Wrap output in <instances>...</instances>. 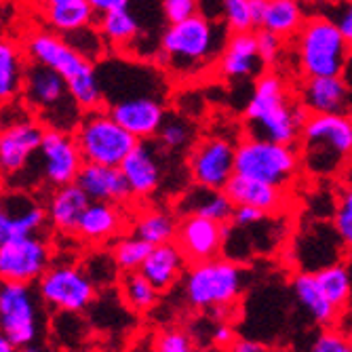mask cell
Listing matches in <instances>:
<instances>
[{
    "label": "cell",
    "mask_w": 352,
    "mask_h": 352,
    "mask_svg": "<svg viewBox=\"0 0 352 352\" xmlns=\"http://www.w3.org/2000/svg\"><path fill=\"white\" fill-rule=\"evenodd\" d=\"M226 32H230L226 23L201 13L179 23H169L161 36V51H158L163 70L177 78L201 74V70L219 59L230 38Z\"/></svg>",
    "instance_id": "1"
},
{
    "label": "cell",
    "mask_w": 352,
    "mask_h": 352,
    "mask_svg": "<svg viewBox=\"0 0 352 352\" xmlns=\"http://www.w3.org/2000/svg\"><path fill=\"white\" fill-rule=\"evenodd\" d=\"M179 230V217L161 207H146L131 219V230L152 247L175 243Z\"/></svg>",
    "instance_id": "30"
},
{
    "label": "cell",
    "mask_w": 352,
    "mask_h": 352,
    "mask_svg": "<svg viewBox=\"0 0 352 352\" xmlns=\"http://www.w3.org/2000/svg\"><path fill=\"white\" fill-rule=\"evenodd\" d=\"M298 144L302 169L316 177L338 175L352 161V118L308 114Z\"/></svg>",
    "instance_id": "4"
},
{
    "label": "cell",
    "mask_w": 352,
    "mask_h": 352,
    "mask_svg": "<svg viewBox=\"0 0 352 352\" xmlns=\"http://www.w3.org/2000/svg\"><path fill=\"white\" fill-rule=\"evenodd\" d=\"M118 292L124 306L138 314L152 312L158 304V296H161V292L142 274V270L122 272L118 280Z\"/></svg>",
    "instance_id": "33"
},
{
    "label": "cell",
    "mask_w": 352,
    "mask_h": 352,
    "mask_svg": "<svg viewBox=\"0 0 352 352\" xmlns=\"http://www.w3.org/2000/svg\"><path fill=\"white\" fill-rule=\"evenodd\" d=\"M47 223V207L38 205L25 192L11 188V195L3 199V211H0V243L36 236Z\"/></svg>",
    "instance_id": "18"
},
{
    "label": "cell",
    "mask_w": 352,
    "mask_h": 352,
    "mask_svg": "<svg viewBox=\"0 0 352 352\" xmlns=\"http://www.w3.org/2000/svg\"><path fill=\"white\" fill-rule=\"evenodd\" d=\"M76 184L87 192L93 203H116L126 205L133 201V192L129 188L120 167H108L98 163H85Z\"/></svg>",
    "instance_id": "22"
},
{
    "label": "cell",
    "mask_w": 352,
    "mask_h": 352,
    "mask_svg": "<svg viewBox=\"0 0 352 352\" xmlns=\"http://www.w3.org/2000/svg\"><path fill=\"white\" fill-rule=\"evenodd\" d=\"M228 226L201 215H182L177 230V247L184 251L190 264L215 260L221 255L228 241Z\"/></svg>",
    "instance_id": "16"
},
{
    "label": "cell",
    "mask_w": 352,
    "mask_h": 352,
    "mask_svg": "<svg viewBox=\"0 0 352 352\" xmlns=\"http://www.w3.org/2000/svg\"><path fill=\"white\" fill-rule=\"evenodd\" d=\"M298 102L308 114H331L352 118V87L344 76L304 78Z\"/></svg>",
    "instance_id": "17"
},
{
    "label": "cell",
    "mask_w": 352,
    "mask_h": 352,
    "mask_svg": "<svg viewBox=\"0 0 352 352\" xmlns=\"http://www.w3.org/2000/svg\"><path fill=\"white\" fill-rule=\"evenodd\" d=\"M21 102L47 129L55 131L74 133L85 116V110L74 100L66 78L34 61L28 63Z\"/></svg>",
    "instance_id": "5"
},
{
    "label": "cell",
    "mask_w": 352,
    "mask_h": 352,
    "mask_svg": "<svg viewBox=\"0 0 352 352\" xmlns=\"http://www.w3.org/2000/svg\"><path fill=\"white\" fill-rule=\"evenodd\" d=\"M45 19L57 34L87 28L93 23V7L89 0H43Z\"/></svg>",
    "instance_id": "31"
},
{
    "label": "cell",
    "mask_w": 352,
    "mask_h": 352,
    "mask_svg": "<svg viewBox=\"0 0 352 352\" xmlns=\"http://www.w3.org/2000/svg\"><path fill=\"white\" fill-rule=\"evenodd\" d=\"M23 51L30 61L43 63L66 78L74 100L85 112L104 106V89L100 82L98 66L76 53L70 43L59 36L57 32H32L23 43Z\"/></svg>",
    "instance_id": "3"
},
{
    "label": "cell",
    "mask_w": 352,
    "mask_h": 352,
    "mask_svg": "<svg viewBox=\"0 0 352 352\" xmlns=\"http://www.w3.org/2000/svg\"><path fill=\"white\" fill-rule=\"evenodd\" d=\"M19 352H51V350H47V348H43V346H36V344H30V346L19 348Z\"/></svg>",
    "instance_id": "54"
},
{
    "label": "cell",
    "mask_w": 352,
    "mask_h": 352,
    "mask_svg": "<svg viewBox=\"0 0 352 352\" xmlns=\"http://www.w3.org/2000/svg\"><path fill=\"white\" fill-rule=\"evenodd\" d=\"M131 230L129 213L124 211V205L116 203H93L87 207L76 236L93 247L108 245L120 239Z\"/></svg>",
    "instance_id": "20"
},
{
    "label": "cell",
    "mask_w": 352,
    "mask_h": 352,
    "mask_svg": "<svg viewBox=\"0 0 352 352\" xmlns=\"http://www.w3.org/2000/svg\"><path fill=\"white\" fill-rule=\"evenodd\" d=\"M245 285V272L239 262L215 258L190 264L184 274V296L190 308L209 310L223 316L239 302Z\"/></svg>",
    "instance_id": "6"
},
{
    "label": "cell",
    "mask_w": 352,
    "mask_h": 352,
    "mask_svg": "<svg viewBox=\"0 0 352 352\" xmlns=\"http://www.w3.org/2000/svg\"><path fill=\"white\" fill-rule=\"evenodd\" d=\"M91 205V199L78 184H68L51 190L47 201L49 226L63 236H76L80 219Z\"/></svg>",
    "instance_id": "24"
},
{
    "label": "cell",
    "mask_w": 352,
    "mask_h": 352,
    "mask_svg": "<svg viewBox=\"0 0 352 352\" xmlns=\"http://www.w3.org/2000/svg\"><path fill=\"white\" fill-rule=\"evenodd\" d=\"M41 302L55 312L80 314L95 300V280L80 264L53 262L36 283Z\"/></svg>",
    "instance_id": "10"
},
{
    "label": "cell",
    "mask_w": 352,
    "mask_h": 352,
    "mask_svg": "<svg viewBox=\"0 0 352 352\" xmlns=\"http://www.w3.org/2000/svg\"><path fill=\"white\" fill-rule=\"evenodd\" d=\"M0 352H19V346H15L9 338H0Z\"/></svg>",
    "instance_id": "51"
},
{
    "label": "cell",
    "mask_w": 352,
    "mask_h": 352,
    "mask_svg": "<svg viewBox=\"0 0 352 352\" xmlns=\"http://www.w3.org/2000/svg\"><path fill=\"white\" fill-rule=\"evenodd\" d=\"M230 350H232V352H266L262 344L253 342V340H243V338H239Z\"/></svg>",
    "instance_id": "49"
},
{
    "label": "cell",
    "mask_w": 352,
    "mask_h": 352,
    "mask_svg": "<svg viewBox=\"0 0 352 352\" xmlns=\"http://www.w3.org/2000/svg\"><path fill=\"white\" fill-rule=\"evenodd\" d=\"M106 110L131 131L140 142L154 140L167 116L163 100L156 95H140V98H124L106 106Z\"/></svg>",
    "instance_id": "19"
},
{
    "label": "cell",
    "mask_w": 352,
    "mask_h": 352,
    "mask_svg": "<svg viewBox=\"0 0 352 352\" xmlns=\"http://www.w3.org/2000/svg\"><path fill=\"white\" fill-rule=\"evenodd\" d=\"M352 47L342 32L323 15L306 19L296 34V55L306 78L312 76H342Z\"/></svg>",
    "instance_id": "7"
},
{
    "label": "cell",
    "mask_w": 352,
    "mask_h": 352,
    "mask_svg": "<svg viewBox=\"0 0 352 352\" xmlns=\"http://www.w3.org/2000/svg\"><path fill=\"white\" fill-rule=\"evenodd\" d=\"M154 140L161 146V150L167 152H184L197 144L195 129H192L190 120L182 114H167Z\"/></svg>",
    "instance_id": "37"
},
{
    "label": "cell",
    "mask_w": 352,
    "mask_h": 352,
    "mask_svg": "<svg viewBox=\"0 0 352 352\" xmlns=\"http://www.w3.org/2000/svg\"><path fill=\"white\" fill-rule=\"evenodd\" d=\"M350 266H352V264H350Z\"/></svg>",
    "instance_id": "55"
},
{
    "label": "cell",
    "mask_w": 352,
    "mask_h": 352,
    "mask_svg": "<svg viewBox=\"0 0 352 352\" xmlns=\"http://www.w3.org/2000/svg\"><path fill=\"white\" fill-rule=\"evenodd\" d=\"M199 352H232L230 348H219V346H213V344H207V346H203Z\"/></svg>",
    "instance_id": "53"
},
{
    "label": "cell",
    "mask_w": 352,
    "mask_h": 352,
    "mask_svg": "<svg viewBox=\"0 0 352 352\" xmlns=\"http://www.w3.org/2000/svg\"><path fill=\"white\" fill-rule=\"evenodd\" d=\"M36 294L21 283H3L0 289V331L19 348L34 344L41 333Z\"/></svg>",
    "instance_id": "13"
},
{
    "label": "cell",
    "mask_w": 352,
    "mask_h": 352,
    "mask_svg": "<svg viewBox=\"0 0 352 352\" xmlns=\"http://www.w3.org/2000/svg\"><path fill=\"white\" fill-rule=\"evenodd\" d=\"M100 32L110 47H129L140 36V21L129 9H120L102 15Z\"/></svg>",
    "instance_id": "35"
},
{
    "label": "cell",
    "mask_w": 352,
    "mask_h": 352,
    "mask_svg": "<svg viewBox=\"0 0 352 352\" xmlns=\"http://www.w3.org/2000/svg\"><path fill=\"white\" fill-rule=\"evenodd\" d=\"M308 112L287 91L280 76L264 72L255 78L253 93L245 106V124L249 138L296 146Z\"/></svg>",
    "instance_id": "2"
},
{
    "label": "cell",
    "mask_w": 352,
    "mask_h": 352,
    "mask_svg": "<svg viewBox=\"0 0 352 352\" xmlns=\"http://www.w3.org/2000/svg\"><path fill=\"white\" fill-rule=\"evenodd\" d=\"M236 340H239V338H236L234 327H232L228 321H223V318H219V321H217V323L213 325V329H211V342H209V344L219 346V348H232Z\"/></svg>",
    "instance_id": "47"
},
{
    "label": "cell",
    "mask_w": 352,
    "mask_h": 352,
    "mask_svg": "<svg viewBox=\"0 0 352 352\" xmlns=\"http://www.w3.org/2000/svg\"><path fill=\"white\" fill-rule=\"evenodd\" d=\"M70 43V47L80 53L85 59L89 61H95L104 55V49H106V41L102 36L100 30H93V25H87V28H80V30H74V32H68V34H61Z\"/></svg>",
    "instance_id": "40"
},
{
    "label": "cell",
    "mask_w": 352,
    "mask_h": 352,
    "mask_svg": "<svg viewBox=\"0 0 352 352\" xmlns=\"http://www.w3.org/2000/svg\"><path fill=\"white\" fill-rule=\"evenodd\" d=\"M91 7L95 13L100 15H106V13H112V11H120V9H129L131 0H89Z\"/></svg>",
    "instance_id": "48"
},
{
    "label": "cell",
    "mask_w": 352,
    "mask_h": 352,
    "mask_svg": "<svg viewBox=\"0 0 352 352\" xmlns=\"http://www.w3.org/2000/svg\"><path fill=\"white\" fill-rule=\"evenodd\" d=\"M302 169L296 146L260 138H245L236 144V173L287 188Z\"/></svg>",
    "instance_id": "9"
},
{
    "label": "cell",
    "mask_w": 352,
    "mask_h": 352,
    "mask_svg": "<svg viewBox=\"0 0 352 352\" xmlns=\"http://www.w3.org/2000/svg\"><path fill=\"white\" fill-rule=\"evenodd\" d=\"M255 36H258V49L262 55V61L266 66H274L283 53V41L280 36L272 34L268 30H255Z\"/></svg>",
    "instance_id": "45"
},
{
    "label": "cell",
    "mask_w": 352,
    "mask_h": 352,
    "mask_svg": "<svg viewBox=\"0 0 352 352\" xmlns=\"http://www.w3.org/2000/svg\"><path fill=\"white\" fill-rule=\"evenodd\" d=\"M316 15L327 17L352 47V0H318Z\"/></svg>",
    "instance_id": "42"
},
{
    "label": "cell",
    "mask_w": 352,
    "mask_h": 352,
    "mask_svg": "<svg viewBox=\"0 0 352 352\" xmlns=\"http://www.w3.org/2000/svg\"><path fill=\"white\" fill-rule=\"evenodd\" d=\"M270 217V213L262 211V209H255V207H234L232 219H230V226L234 228H253V226H260L266 219Z\"/></svg>",
    "instance_id": "46"
},
{
    "label": "cell",
    "mask_w": 352,
    "mask_h": 352,
    "mask_svg": "<svg viewBox=\"0 0 352 352\" xmlns=\"http://www.w3.org/2000/svg\"><path fill=\"white\" fill-rule=\"evenodd\" d=\"M126 352H154V346H152V338H142L138 342H133V346L126 350Z\"/></svg>",
    "instance_id": "50"
},
{
    "label": "cell",
    "mask_w": 352,
    "mask_h": 352,
    "mask_svg": "<svg viewBox=\"0 0 352 352\" xmlns=\"http://www.w3.org/2000/svg\"><path fill=\"white\" fill-rule=\"evenodd\" d=\"M264 66L266 63L262 61L255 32L232 34L217 59L219 74L230 82L260 78L264 74Z\"/></svg>",
    "instance_id": "21"
},
{
    "label": "cell",
    "mask_w": 352,
    "mask_h": 352,
    "mask_svg": "<svg viewBox=\"0 0 352 352\" xmlns=\"http://www.w3.org/2000/svg\"><path fill=\"white\" fill-rule=\"evenodd\" d=\"M226 195L236 207H255L262 209L270 215L280 213L287 207V192L285 188L260 182V179H251L245 175H234L230 184L226 186Z\"/></svg>",
    "instance_id": "26"
},
{
    "label": "cell",
    "mask_w": 352,
    "mask_h": 352,
    "mask_svg": "<svg viewBox=\"0 0 352 352\" xmlns=\"http://www.w3.org/2000/svg\"><path fill=\"white\" fill-rule=\"evenodd\" d=\"M154 352H199L192 333L184 327H163L152 336Z\"/></svg>",
    "instance_id": "41"
},
{
    "label": "cell",
    "mask_w": 352,
    "mask_h": 352,
    "mask_svg": "<svg viewBox=\"0 0 352 352\" xmlns=\"http://www.w3.org/2000/svg\"><path fill=\"white\" fill-rule=\"evenodd\" d=\"M85 165V158L76 144L74 133L47 129L45 140L32 158V163L21 173H34L38 184L49 188H61L68 184H76L78 173Z\"/></svg>",
    "instance_id": "11"
},
{
    "label": "cell",
    "mask_w": 352,
    "mask_h": 352,
    "mask_svg": "<svg viewBox=\"0 0 352 352\" xmlns=\"http://www.w3.org/2000/svg\"><path fill=\"white\" fill-rule=\"evenodd\" d=\"M310 352H352V336L338 325L323 327L310 346Z\"/></svg>",
    "instance_id": "43"
},
{
    "label": "cell",
    "mask_w": 352,
    "mask_h": 352,
    "mask_svg": "<svg viewBox=\"0 0 352 352\" xmlns=\"http://www.w3.org/2000/svg\"><path fill=\"white\" fill-rule=\"evenodd\" d=\"M13 104L15 116H5L3 135H0V165L7 179L19 175L32 163L47 133V126L23 104Z\"/></svg>",
    "instance_id": "12"
},
{
    "label": "cell",
    "mask_w": 352,
    "mask_h": 352,
    "mask_svg": "<svg viewBox=\"0 0 352 352\" xmlns=\"http://www.w3.org/2000/svg\"><path fill=\"white\" fill-rule=\"evenodd\" d=\"M316 278L321 283L329 302L344 312L352 306V266L346 262H329L316 270Z\"/></svg>",
    "instance_id": "34"
},
{
    "label": "cell",
    "mask_w": 352,
    "mask_h": 352,
    "mask_svg": "<svg viewBox=\"0 0 352 352\" xmlns=\"http://www.w3.org/2000/svg\"><path fill=\"white\" fill-rule=\"evenodd\" d=\"M234 203L226 195V190H213L192 184L179 199L177 209L182 215H201L221 223H230L234 213Z\"/></svg>",
    "instance_id": "29"
},
{
    "label": "cell",
    "mask_w": 352,
    "mask_h": 352,
    "mask_svg": "<svg viewBox=\"0 0 352 352\" xmlns=\"http://www.w3.org/2000/svg\"><path fill=\"white\" fill-rule=\"evenodd\" d=\"M292 289L298 304L308 312V316L316 325L321 327L338 325V318L342 312L325 296L321 283L316 278V272H298L292 278Z\"/></svg>",
    "instance_id": "28"
},
{
    "label": "cell",
    "mask_w": 352,
    "mask_h": 352,
    "mask_svg": "<svg viewBox=\"0 0 352 352\" xmlns=\"http://www.w3.org/2000/svg\"><path fill=\"white\" fill-rule=\"evenodd\" d=\"M158 150H161L158 144H150V140H144L120 165L135 201L150 199L161 186L163 171L161 161H158Z\"/></svg>",
    "instance_id": "23"
},
{
    "label": "cell",
    "mask_w": 352,
    "mask_h": 352,
    "mask_svg": "<svg viewBox=\"0 0 352 352\" xmlns=\"http://www.w3.org/2000/svg\"><path fill=\"white\" fill-rule=\"evenodd\" d=\"M74 138L85 163L108 167H120L124 158L140 144V140L131 131H126L106 108L85 112L74 131Z\"/></svg>",
    "instance_id": "8"
},
{
    "label": "cell",
    "mask_w": 352,
    "mask_h": 352,
    "mask_svg": "<svg viewBox=\"0 0 352 352\" xmlns=\"http://www.w3.org/2000/svg\"><path fill=\"white\" fill-rule=\"evenodd\" d=\"M53 264V247L41 234L0 243L3 283L36 285Z\"/></svg>",
    "instance_id": "15"
},
{
    "label": "cell",
    "mask_w": 352,
    "mask_h": 352,
    "mask_svg": "<svg viewBox=\"0 0 352 352\" xmlns=\"http://www.w3.org/2000/svg\"><path fill=\"white\" fill-rule=\"evenodd\" d=\"M258 30H268L280 38H292L306 23V11L300 0H253Z\"/></svg>",
    "instance_id": "25"
},
{
    "label": "cell",
    "mask_w": 352,
    "mask_h": 352,
    "mask_svg": "<svg viewBox=\"0 0 352 352\" xmlns=\"http://www.w3.org/2000/svg\"><path fill=\"white\" fill-rule=\"evenodd\" d=\"M163 17L167 23H179L190 17L201 13V3L199 0H163L161 3Z\"/></svg>",
    "instance_id": "44"
},
{
    "label": "cell",
    "mask_w": 352,
    "mask_h": 352,
    "mask_svg": "<svg viewBox=\"0 0 352 352\" xmlns=\"http://www.w3.org/2000/svg\"><path fill=\"white\" fill-rule=\"evenodd\" d=\"M23 55L25 51L9 38H5L3 45H0V98H3V104L21 98L23 78L28 70Z\"/></svg>",
    "instance_id": "32"
},
{
    "label": "cell",
    "mask_w": 352,
    "mask_h": 352,
    "mask_svg": "<svg viewBox=\"0 0 352 352\" xmlns=\"http://www.w3.org/2000/svg\"><path fill=\"white\" fill-rule=\"evenodd\" d=\"M188 258L177 247V243L152 247L148 260L142 266V274L156 287L158 292H169L171 287L186 274Z\"/></svg>",
    "instance_id": "27"
},
{
    "label": "cell",
    "mask_w": 352,
    "mask_h": 352,
    "mask_svg": "<svg viewBox=\"0 0 352 352\" xmlns=\"http://www.w3.org/2000/svg\"><path fill=\"white\" fill-rule=\"evenodd\" d=\"M150 251H152L150 243H146L144 239H140L133 232H126V234H122L120 239H116L112 243L110 258H112L116 270L133 272V270H142Z\"/></svg>",
    "instance_id": "36"
},
{
    "label": "cell",
    "mask_w": 352,
    "mask_h": 352,
    "mask_svg": "<svg viewBox=\"0 0 352 352\" xmlns=\"http://www.w3.org/2000/svg\"><path fill=\"white\" fill-rule=\"evenodd\" d=\"M221 17L232 34L258 30L253 15V0H221Z\"/></svg>",
    "instance_id": "39"
},
{
    "label": "cell",
    "mask_w": 352,
    "mask_h": 352,
    "mask_svg": "<svg viewBox=\"0 0 352 352\" xmlns=\"http://www.w3.org/2000/svg\"><path fill=\"white\" fill-rule=\"evenodd\" d=\"M333 230L344 251L352 255V186L342 188L336 199Z\"/></svg>",
    "instance_id": "38"
},
{
    "label": "cell",
    "mask_w": 352,
    "mask_h": 352,
    "mask_svg": "<svg viewBox=\"0 0 352 352\" xmlns=\"http://www.w3.org/2000/svg\"><path fill=\"white\" fill-rule=\"evenodd\" d=\"M346 80H348V85L352 87V51H350V57H348V63H346V68H344V74H342Z\"/></svg>",
    "instance_id": "52"
},
{
    "label": "cell",
    "mask_w": 352,
    "mask_h": 352,
    "mask_svg": "<svg viewBox=\"0 0 352 352\" xmlns=\"http://www.w3.org/2000/svg\"><path fill=\"white\" fill-rule=\"evenodd\" d=\"M188 175L192 184L226 190L236 175V144L226 138H203L190 148Z\"/></svg>",
    "instance_id": "14"
}]
</instances>
